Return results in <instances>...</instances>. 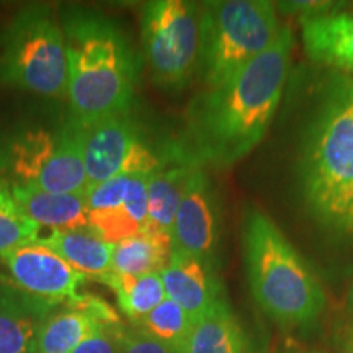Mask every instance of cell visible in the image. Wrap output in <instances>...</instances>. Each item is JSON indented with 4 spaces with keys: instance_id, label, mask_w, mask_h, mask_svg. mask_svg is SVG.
<instances>
[{
    "instance_id": "cell-1",
    "label": "cell",
    "mask_w": 353,
    "mask_h": 353,
    "mask_svg": "<svg viewBox=\"0 0 353 353\" xmlns=\"http://www.w3.org/2000/svg\"><path fill=\"white\" fill-rule=\"evenodd\" d=\"M293 46V33L283 26L267 51L192 101L187 112V162L229 167L259 145L281 101Z\"/></svg>"
},
{
    "instance_id": "cell-2",
    "label": "cell",
    "mask_w": 353,
    "mask_h": 353,
    "mask_svg": "<svg viewBox=\"0 0 353 353\" xmlns=\"http://www.w3.org/2000/svg\"><path fill=\"white\" fill-rule=\"evenodd\" d=\"M61 25L68 51L70 117L88 125L107 114L130 112L138 69L123 32L87 8L65 10Z\"/></svg>"
},
{
    "instance_id": "cell-3",
    "label": "cell",
    "mask_w": 353,
    "mask_h": 353,
    "mask_svg": "<svg viewBox=\"0 0 353 353\" xmlns=\"http://www.w3.org/2000/svg\"><path fill=\"white\" fill-rule=\"evenodd\" d=\"M242 247L250 290L265 314L286 329L314 324L325 306L324 290L267 214L245 216Z\"/></svg>"
},
{
    "instance_id": "cell-4",
    "label": "cell",
    "mask_w": 353,
    "mask_h": 353,
    "mask_svg": "<svg viewBox=\"0 0 353 353\" xmlns=\"http://www.w3.org/2000/svg\"><path fill=\"white\" fill-rule=\"evenodd\" d=\"M301 185L319 223L353 236V114L343 99L322 113L309 136Z\"/></svg>"
},
{
    "instance_id": "cell-5",
    "label": "cell",
    "mask_w": 353,
    "mask_h": 353,
    "mask_svg": "<svg viewBox=\"0 0 353 353\" xmlns=\"http://www.w3.org/2000/svg\"><path fill=\"white\" fill-rule=\"evenodd\" d=\"M68 51L61 19L46 3L20 8L0 33V83L68 99Z\"/></svg>"
},
{
    "instance_id": "cell-6",
    "label": "cell",
    "mask_w": 353,
    "mask_h": 353,
    "mask_svg": "<svg viewBox=\"0 0 353 353\" xmlns=\"http://www.w3.org/2000/svg\"><path fill=\"white\" fill-rule=\"evenodd\" d=\"M276 6L267 0L200 3V69L214 88L262 54L280 37Z\"/></svg>"
},
{
    "instance_id": "cell-7",
    "label": "cell",
    "mask_w": 353,
    "mask_h": 353,
    "mask_svg": "<svg viewBox=\"0 0 353 353\" xmlns=\"http://www.w3.org/2000/svg\"><path fill=\"white\" fill-rule=\"evenodd\" d=\"M141 38L154 83L185 87L200 64V3L145 2L141 8Z\"/></svg>"
},
{
    "instance_id": "cell-8",
    "label": "cell",
    "mask_w": 353,
    "mask_h": 353,
    "mask_svg": "<svg viewBox=\"0 0 353 353\" xmlns=\"http://www.w3.org/2000/svg\"><path fill=\"white\" fill-rule=\"evenodd\" d=\"M2 262L10 275L13 286L51 304L76 299L77 288L87 275L77 272L61 259L54 250L38 242L21 245L3 254Z\"/></svg>"
},
{
    "instance_id": "cell-9",
    "label": "cell",
    "mask_w": 353,
    "mask_h": 353,
    "mask_svg": "<svg viewBox=\"0 0 353 353\" xmlns=\"http://www.w3.org/2000/svg\"><path fill=\"white\" fill-rule=\"evenodd\" d=\"M172 254L213 260L218 245V211L208 176L193 165L170 231Z\"/></svg>"
},
{
    "instance_id": "cell-10",
    "label": "cell",
    "mask_w": 353,
    "mask_h": 353,
    "mask_svg": "<svg viewBox=\"0 0 353 353\" xmlns=\"http://www.w3.org/2000/svg\"><path fill=\"white\" fill-rule=\"evenodd\" d=\"M83 126L87 188L118 174H128L132 154L143 144L130 112L107 114Z\"/></svg>"
},
{
    "instance_id": "cell-11",
    "label": "cell",
    "mask_w": 353,
    "mask_h": 353,
    "mask_svg": "<svg viewBox=\"0 0 353 353\" xmlns=\"http://www.w3.org/2000/svg\"><path fill=\"white\" fill-rule=\"evenodd\" d=\"M161 278L165 296L179 304L193 324L210 307L224 299L223 285L213 260L172 254L169 265L161 272Z\"/></svg>"
},
{
    "instance_id": "cell-12",
    "label": "cell",
    "mask_w": 353,
    "mask_h": 353,
    "mask_svg": "<svg viewBox=\"0 0 353 353\" xmlns=\"http://www.w3.org/2000/svg\"><path fill=\"white\" fill-rule=\"evenodd\" d=\"M51 303L0 283V353H30L50 317Z\"/></svg>"
},
{
    "instance_id": "cell-13",
    "label": "cell",
    "mask_w": 353,
    "mask_h": 353,
    "mask_svg": "<svg viewBox=\"0 0 353 353\" xmlns=\"http://www.w3.org/2000/svg\"><path fill=\"white\" fill-rule=\"evenodd\" d=\"M303 43L314 63L353 76V13L332 10L301 21Z\"/></svg>"
},
{
    "instance_id": "cell-14",
    "label": "cell",
    "mask_w": 353,
    "mask_h": 353,
    "mask_svg": "<svg viewBox=\"0 0 353 353\" xmlns=\"http://www.w3.org/2000/svg\"><path fill=\"white\" fill-rule=\"evenodd\" d=\"M83 131L85 126L70 117L57 131L54 156L44 167L38 182L32 188L48 193L74 195L87 192V174L83 164Z\"/></svg>"
},
{
    "instance_id": "cell-15",
    "label": "cell",
    "mask_w": 353,
    "mask_h": 353,
    "mask_svg": "<svg viewBox=\"0 0 353 353\" xmlns=\"http://www.w3.org/2000/svg\"><path fill=\"white\" fill-rule=\"evenodd\" d=\"M8 190L21 213L39 228H50L52 232L88 228L85 193L59 195L32 187H12Z\"/></svg>"
},
{
    "instance_id": "cell-16",
    "label": "cell",
    "mask_w": 353,
    "mask_h": 353,
    "mask_svg": "<svg viewBox=\"0 0 353 353\" xmlns=\"http://www.w3.org/2000/svg\"><path fill=\"white\" fill-rule=\"evenodd\" d=\"M183 353H250L247 335L226 299L193 324Z\"/></svg>"
},
{
    "instance_id": "cell-17",
    "label": "cell",
    "mask_w": 353,
    "mask_h": 353,
    "mask_svg": "<svg viewBox=\"0 0 353 353\" xmlns=\"http://www.w3.org/2000/svg\"><path fill=\"white\" fill-rule=\"evenodd\" d=\"M48 249L54 250L70 267L83 275L100 276L110 272L114 244L103 241L90 229L76 231H54L37 241Z\"/></svg>"
},
{
    "instance_id": "cell-18",
    "label": "cell",
    "mask_w": 353,
    "mask_h": 353,
    "mask_svg": "<svg viewBox=\"0 0 353 353\" xmlns=\"http://www.w3.org/2000/svg\"><path fill=\"white\" fill-rule=\"evenodd\" d=\"M192 162H180L176 165H164L149 174L148 179V228L145 231H157L170 236L174 219L182 201Z\"/></svg>"
},
{
    "instance_id": "cell-19",
    "label": "cell",
    "mask_w": 353,
    "mask_h": 353,
    "mask_svg": "<svg viewBox=\"0 0 353 353\" xmlns=\"http://www.w3.org/2000/svg\"><path fill=\"white\" fill-rule=\"evenodd\" d=\"M170 257V236L144 231L114 244L110 272L131 276L161 273L169 265Z\"/></svg>"
},
{
    "instance_id": "cell-20",
    "label": "cell",
    "mask_w": 353,
    "mask_h": 353,
    "mask_svg": "<svg viewBox=\"0 0 353 353\" xmlns=\"http://www.w3.org/2000/svg\"><path fill=\"white\" fill-rule=\"evenodd\" d=\"M101 325L85 309L68 303V309L50 314L38 332L37 353H72L79 343Z\"/></svg>"
},
{
    "instance_id": "cell-21",
    "label": "cell",
    "mask_w": 353,
    "mask_h": 353,
    "mask_svg": "<svg viewBox=\"0 0 353 353\" xmlns=\"http://www.w3.org/2000/svg\"><path fill=\"white\" fill-rule=\"evenodd\" d=\"M97 278L114 291L120 309L131 322L143 319L167 298L161 273L131 276L108 272Z\"/></svg>"
},
{
    "instance_id": "cell-22",
    "label": "cell",
    "mask_w": 353,
    "mask_h": 353,
    "mask_svg": "<svg viewBox=\"0 0 353 353\" xmlns=\"http://www.w3.org/2000/svg\"><path fill=\"white\" fill-rule=\"evenodd\" d=\"M132 324L161 342L170 353H183L193 327V321L187 312L169 298Z\"/></svg>"
},
{
    "instance_id": "cell-23",
    "label": "cell",
    "mask_w": 353,
    "mask_h": 353,
    "mask_svg": "<svg viewBox=\"0 0 353 353\" xmlns=\"http://www.w3.org/2000/svg\"><path fill=\"white\" fill-rule=\"evenodd\" d=\"M39 229L37 223L21 213L10 190L0 182V257L21 245L37 242Z\"/></svg>"
},
{
    "instance_id": "cell-24",
    "label": "cell",
    "mask_w": 353,
    "mask_h": 353,
    "mask_svg": "<svg viewBox=\"0 0 353 353\" xmlns=\"http://www.w3.org/2000/svg\"><path fill=\"white\" fill-rule=\"evenodd\" d=\"M130 174H118L112 179L105 180L95 187L87 188L85 201L88 211H108L117 210L125 200Z\"/></svg>"
},
{
    "instance_id": "cell-25",
    "label": "cell",
    "mask_w": 353,
    "mask_h": 353,
    "mask_svg": "<svg viewBox=\"0 0 353 353\" xmlns=\"http://www.w3.org/2000/svg\"><path fill=\"white\" fill-rule=\"evenodd\" d=\"M148 179L149 174H130L126 195L121 205L141 232L148 228Z\"/></svg>"
},
{
    "instance_id": "cell-26",
    "label": "cell",
    "mask_w": 353,
    "mask_h": 353,
    "mask_svg": "<svg viewBox=\"0 0 353 353\" xmlns=\"http://www.w3.org/2000/svg\"><path fill=\"white\" fill-rule=\"evenodd\" d=\"M120 324H101L85 341L74 348L72 353H120Z\"/></svg>"
},
{
    "instance_id": "cell-27",
    "label": "cell",
    "mask_w": 353,
    "mask_h": 353,
    "mask_svg": "<svg viewBox=\"0 0 353 353\" xmlns=\"http://www.w3.org/2000/svg\"><path fill=\"white\" fill-rule=\"evenodd\" d=\"M120 353H170L161 342L151 337L143 330L121 329L120 334Z\"/></svg>"
},
{
    "instance_id": "cell-28",
    "label": "cell",
    "mask_w": 353,
    "mask_h": 353,
    "mask_svg": "<svg viewBox=\"0 0 353 353\" xmlns=\"http://www.w3.org/2000/svg\"><path fill=\"white\" fill-rule=\"evenodd\" d=\"M335 3L332 2H281L276 3V7H280L281 10L298 13L299 20H307L312 19V17L324 15V13H329L335 10Z\"/></svg>"
},
{
    "instance_id": "cell-29",
    "label": "cell",
    "mask_w": 353,
    "mask_h": 353,
    "mask_svg": "<svg viewBox=\"0 0 353 353\" xmlns=\"http://www.w3.org/2000/svg\"><path fill=\"white\" fill-rule=\"evenodd\" d=\"M345 352L347 353H353V329L348 332L347 341H345Z\"/></svg>"
},
{
    "instance_id": "cell-30",
    "label": "cell",
    "mask_w": 353,
    "mask_h": 353,
    "mask_svg": "<svg viewBox=\"0 0 353 353\" xmlns=\"http://www.w3.org/2000/svg\"><path fill=\"white\" fill-rule=\"evenodd\" d=\"M343 100H345V103H347V107H348V110H350V112H352V114H353V90L350 92V94H348L347 97H345V99H343Z\"/></svg>"
},
{
    "instance_id": "cell-31",
    "label": "cell",
    "mask_w": 353,
    "mask_h": 353,
    "mask_svg": "<svg viewBox=\"0 0 353 353\" xmlns=\"http://www.w3.org/2000/svg\"><path fill=\"white\" fill-rule=\"evenodd\" d=\"M347 303H348V309L353 312V283L350 286V291H348V298H347Z\"/></svg>"
},
{
    "instance_id": "cell-32",
    "label": "cell",
    "mask_w": 353,
    "mask_h": 353,
    "mask_svg": "<svg viewBox=\"0 0 353 353\" xmlns=\"http://www.w3.org/2000/svg\"><path fill=\"white\" fill-rule=\"evenodd\" d=\"M30 353H37V352H30Z\"/></svg>"
},
{
    "instance_id": "cell-33",
    "label": "cell",
    "mask_w": 353,
    "mask_h": 353,
    "mask_svg": "<svg viewBox=\"0 0 353 353\" xmlns=\"http://www.w3.org/2000/svg\"><path fill=\"white\" fill-rule=\"evenodd\" d=\"M311 353H314V352H311Z\"/></svg>"
}]
</instances>
